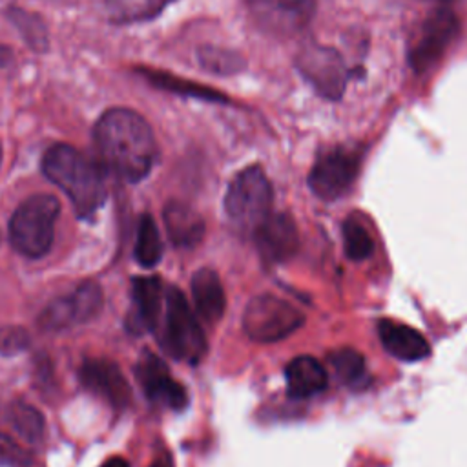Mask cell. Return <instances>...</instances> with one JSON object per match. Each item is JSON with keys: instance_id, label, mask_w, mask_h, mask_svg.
<instances>
[{"instance_id": "7402d4cb", "label": "cell", "mask_w": 467, "mask_h": 467, "mask_svg": "<svg viewBox=\"0 0 467 467\" xmlns=\"http://www.w3.org/2000/svg\"><path fill=\"white\" fill-rule=\"evenodd\" d=\"M144 78H148L153 86H157L159 89H166L177 95H184V97H195V99H202V100H212V102H226L228 99L223 93H217L206 86L190 82V80H182L177 77H171L168 73H161V71H150L144 69L142 71Z\"/></svg>"}, {"instance_id": "52a82bcc", "label": "cell", "mask_w": 467, "mask_h": 467, "mask_svg": "<svg viewBox=\"0 0 467 467\" xmlns=\"http://www.w3.org/2000/svg\"><path fill=\"white\" fill-rule=\"evenodd\" d=\"M359 166L358 148L332 146L316 159L308 173V188L321 201H336L352 188Z\"/></svg>"}, {"instance_id": "f1b7e54d", "label": "cell", "mask_w": 467, "mask_h": 467, "mask_svg": "<svg viewBox=\"0 0 467 467\" xmlns=\"http://www.w3.org/2000/svg\"><path fill=\"white\" fill-rule=\"evenodd\" d=\"M0 467H31V456L7 434L0 432Z\"/></svg>"}, {"instance_id": "e0dca14e", "label": "cell", "mask_w": 467, "mask_h": 467, "mask_svg": "<svg viewBox=\"0 0 467 467\" xmlns=\"http://www.w3.org/2000/svg\"><path fill=\"white\" fill-rule=\"evenodd\" d=\"M285 379L288 396L296 400H305L327 389L328 374L317 358L303 354L288 361L285 368Z\"/></svg>"}, {"instance_id": "8992f818", "label": "cell", "mask_w": 467, "mask_h": 467, "mask_svg": "<svg viewBox=\"0 0 467 467\" xmlns=\"http://www.w3.org/2000/svg\"><path fill=\"white\" fill-rule=\"evenodd\" d=\"M305 323V316L290 301L259 294L252 297L243 314V330L255 343H275L288 337Z\"/></svg>"}, {"instance_id": "6da1fadb", "label": "cell", "mask_w": 467, "mask_h": 467, "mask_svg": "<svg viewBox=\"0 0 467 467\" xmlns=\"http://www.w3.org/2000/svg\"><path fill=\"white\" fill-rule=\"evenodd\" d=\"M93 142L104 168L126 182L142 181L157 161L150 124L128 108L106 109L93 128Z\"/></svg>"}, {"instance_id": "f546056e", "label": "cell", "mask_w": 467, "mask_h": 467, "mask_svg": "<svg viewBox=\"0 0 467 467\" xmlns=\"http://www.w3.org/2000/svg\"><path fill=\"white\" fill-rule=\"evenodd\" d=\"M100 467H130V463L120 456H113V458H108Z\"/></svg>"}, {"instance_id": "7c38bea8", "label": "cell", "mask_w": 467, "mask_h": 467, "mask_svg": "<svg viewBox=\"0 0 467 467\" xmlns=\"http://www.w3.org/2000/svg\"><path fill=\"white\" fill-rule=\"evenodd\" d=\"M135 376L150 401L168 407L171 410H182L188 407L186 389L175 381L166 363L150 350H144L135 365Z\"/></svg>"}, {"instance_id": "30bf717a", "label": "cell", "mask_w": 467, "mask_h": 467, "mask_svg": "<svg viewBox=\"0 0 467 467\" xmlns=\"http://www.w3.org/2000/svg\"><path fill=\"white\" fill-rule=\"evenodd\" d=\"M102 308V290L95 283H82L71 294L51 301L40 314L42 330L58 332L93 319Z\"/></svg>"}, {"instance_id": "4fadbf2b", "label": "cell", "mask_w": 467, "mask_h": 467, "mask_svg": "<svg viewBox=\"0 0 467 467\" xmlns=\"http://www.w3.org/2000/svg\"><path fill=\"white\" fill-rule=\"evenodd\" d=\"M259 255L274 265L290 259L299 246V234L288 213H270L254 232Z\"/></svg>"}, {"instance_id": "d6986e66", "label": "cell", "mask_w": 467, "mask_h": 467, "mask_svg": "<svg viewBox=\"0 0 467 467\" xmlns=\"http://www.w3.org/2000/svg\"><path fill=\"white\" fill-rule=\"evenodd\" d=\"M192 296L195 308L204 321L215 323L223 317L226 296L215 270L201 268L192 275Z\"/></svg>"}, {"instance_id": "ac0fdd59", "label": "cell", "mask_w": 467, "mask_h": 467, "mask_svg": "<svg viewBox=\"0 0 467 467\" xmlns=\"http://www.w3.org/2000/svg\"><path fill=\"white\" fill-rule=\"evenodd\" d=\"M170 241L179 248H193L202 241L204 221L186 202L170 201L162 212Z\"/></svg>"}, {"instance_id": "4316f807", "label": "cell", "mask_w": 467, "mask_h": 467, "mask_svg": "<svg viewBox=\"0 0 467 467\" xmlns=\"http://www.w3.org/2000/svg\"><path fill=\"white\" fill-rule=\"evenodd\" d=\"M197 57L204 69L219 75H232L243 67V58L237 53L221 47L204 46L197 51Z\"/></svg>"}, {"instance_id": "603a6c76", "label": "cell", "mask_w": 467, "mask_h": 467, "mask_svg": "<svg viewBox=\"0 0 467 467\" xmlns=\"http://www.w3.org/2000/svg\"><path fill=\"white\" fill-rule=\"evenodd\" d=\"M328 363L332 365V370L336 378L345 385H359L361 379L367 376V367L363 356L348 347L336 348L328 354Z\"/></svg>"}, {"instance_id": "1f68e13d", "label": "cell", "mask_w": 467, "mask_h": 467, "mask_svg": "<svg viewBox=\"0 0 467 467\" xmlns=\"http://www.w3.org/2000/svg\"><path fill=\"white\" fill-rule=\"evenodd\" d=\"M0 159H2V148H0Z\"/></svg>"}, {"instance_id": "8fae6325", "label": "cell", "mask_w": 467, "mask_h": 467, "mask_svg": "<svg viewBox=\"0 0 467 467\" xmlns=\"http://www.w3.org/2000/svg\"><path fill=\"white\" fill-rule=\"evenodd\" d=\"M458 35V18L452 11L441 7L434 11L421 26L410 53L409 62L416 73H425L431 69L441 55L447 51L451 42Z\"/></svg>"}, {"instance_id": "ffe728a7", "label": "cell", "mask_w": 467, "mask_h": 467, "mask_svg": "<svg viewBox=\"0 0 467 467\" xmlns=\"http://www.w3.org/2000/svg\"><path fill=\"white\" fill-rule=\"evenodd\" d=\"M175 0H104L106 15L113 24H137L161 15Z\"/></svg>"}, {"instance_id": "9a60e30c", "label": "cell", "mask_w": 467, "mask_h": 467, "mask_svg": "<svg viewBox=\"0 0 467 467\" xmlns=\"http://www.w3.org/2000/svg\"><path fill=\"white\" fill-rule=\"evenodd\" d=\"M133 310L130 316V330H155L164 310V290L157 275H140L131 279Z\"/></svg>"}, {"instance_id": "3957f363", "label": "cell", "mask_w": 467, "mask_h": 467, "mask_svg": "<svg viewBox=\"0 0 467 467\" xmlns=\"http://www.w3.org/2000/svg\"><path fill=\"white\" fill-rule=\"evenodd\" d=\"M58 212L60 204L55 195L36 193L27 197L9 221L11 246L31 259L46 255L53 244Z\"/></svg>"}, {"instance_id": "2e32d148", "label": "cell", "mask_w": 467, "mask_h": 467, "mask_svg": "<svg viewBox=\"0 0 467 467\" xmlns=\"http://www.w3.org/2000/svg\"><path fill=\"white\" fill-rule=\"evenodd\" d=\"M378 336L383 348L401 361H420L429 356L431 347L421 332L392 319L378 321Z\"/></svg>"}, {"instance_id": "44dd1931", "label": "cell", "mask_w": 467, "mask_h": 467, "mask_svg": "<svg viewBox=\"0 0 467 467\" xmlns=\"http://www.w3.org/2000/svg\"><path fill=\"white\" fill-rule=\"evenodd\" d=\"M162 257V241L155 219L150 213H144L139 221L137 241H135V259L140 266L151 268Z\"/></svg>"}, {"instance_id": "484cf974", "label": "cell", "mask_w": 467, "mask_h": 467, "mask_svg": "<svg viewBox=\"0 0 467 467\" xmlns=\"http://www.w3.org/2000/svg\"><path fill=\"white\" fill-rule=\"evenodd\" d=\"M7 16L18 27L29 47H33L35 51L47 49V31L38 16L29 15L18 7H11L7 11Z\"/></svg>"}, {"instance_id": "ba28073f", "label": "cell", "mask_w": 467, "mask_h": 467, "mask_svg": "<svg viewBox=\"0 0 467 467\" xmlns=\"http://www.w3.org/2000/svg\"><path fill=\"white\" fill-rule=\"evenodd\" d=\"M303 78L325 99L337 100L345 93L348 69L343 57L328 46L306 44L296 58Z\"/></svg>"}, {"instance_id": "5b68a950", "label": "cell", "mask_w": 467, "mask_h": 467, "mask_svg": "<svg viewBox=\"0 0 467 467\" xmlns=\"http://www.w3.org/2000/svg\"><path fill=\"white\" fill-rule=\"evenodd\" d=\"M274 192L261 166L241 170L224 193L228 221L241 232H254L272 213Z\"/></svg>"}, {"instance_id": "d4e9b609", "label": "cell", "mask_w": 467, "mask_h": 467, "mask_svg": "<svg viewBox=\"0 0 467 467\" xmlns=\"http://www.w3.org/2000/svg\"><path fill=\"white\" fill-rule=\"evenodd\" d=\"M11 427L29 443H36L44 436V416L31 405L13 403L7 412Z\"/></svg>"}, {"instance_id": "7a4b0ae2", "label": "cell", "mask_w": 467, "mask_h": 467, "mask_svg": "<svg viewBox=\"0 0 467 467\" xmlns=\"http://www.w3.org/2000/svg\"><path fill=\"white\" fill-rule=\"evenodd\" d=\"M44 175L71 201L80 217L95 213L106 199L102 168L69 144H55L42 157Z\"/></svg>"}, {"instance_id": "83f0119b", "label": "cell", "mask_w": 467, "mask_h": 467, "mask_svg": "<svg viewBox=\"0 0 467 467\" xmlns=\"http://www.w3.org/2000/svg\"><path fill=\"white\" fill-rule=\"evenodd\" d=\"M31 336L24 327H0V354L15 356L24 352L29 347Z\"/></svg>"}, {"instance_id": "5bb4252c", "label": "cell", "mask_w": 467, "mask_h": 467, "mask_svg": "<svg viewBox=\"0 0 467 467\" xmlns=\"http://www.w3.org/2000/svg\"><path fill=\"white\" fill-rule=\"evenodd\" d=\"M80 381L88 390L104 398L117 410L130 403V383L126 381L119 365L109 359H86L80 367Z\"/></svg>"}, {"instance_id": "277c9868", "label": "cell", "mask_w": 467, "mask_h": 467, "mask_svg": "<svg viewBox=\"0 0 467 467\" xmlns=\"http://www.w3.org/2000/svg\"><path fill=\"white\" fill-rule=\"evenodd\" d=\"M161 343L177 361L195 365L206 354V336L177 286L164 290V314L161 317Z\"/></svg>"}, {"instance_id": "4dcf8cb0", "label": "cell", "mask_w": 467, "mask_h": 467, "mask_svg": "<svg viewBox=\"0 0 467 467\" xmlns=\"http://www.w3.org/2000/svg\"><path fill=\"white\" fill-rule=\"evenodd\" d=\"M151 467H171V463L166 458H157Z\"/></svg>"}, {"instance_id": "cb8c5ba5", "label": "cell", "mask_w": 467, "mask_h": 467, "mask_svg": "<svg viewBox=\"0 0 467 467\" xmlns=\"http://www.w3.org/2000/svg\"><path fill=\"white\" fill-rule=\"evenodd\" d=\"M343 243L345 254L352 261H365L374 252V239L368 234L367 226L354 215L343 223Z\"/></svg>"}, {"instance_id": "9c48e42d", "label": "cell", "mask_w": 467, "mask_h": 467, "mask_svg": "<svg viewBox=\"0 0 467 467\" xmlns=\"http://www.w3.org/2000/svg\"><path fill=\"white\" fill-rule=\"evenodd\" d=\"M246 7L261 31L286 38L310 24L316 13V0H246Z\"/></svg>"}]
</instances>
